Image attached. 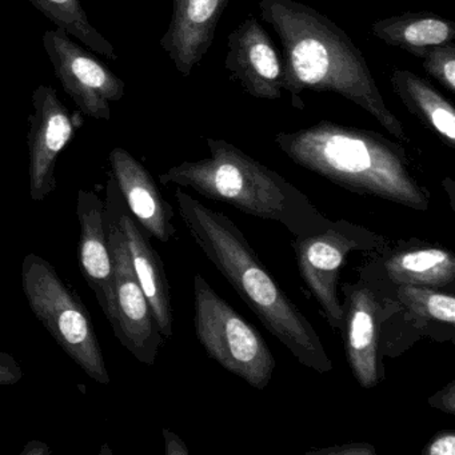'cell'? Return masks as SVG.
Instances as JSON below:
<instances>
[{"mask_svg":"<svg viewBox=\"0 0 455 455\" xmlns=\"http://www.w3.org/2000/svg\"><path fill=\"white\" fill-rule=\"evenodd\" d=\"M428 404L449 414H455V383L451 380L446 387L430 396Z\"/></svg>","mask_w":455,"mask_h":455,"instance_id":"cell-26","label":"cell"},{"mask_svg":"<svg viewBox=\"0 0 455 455\" xmlns=\"http://www.w3.org/2000/svg\"><path fill=\"white\" fill-rule=\"evenodd\" d=\"M31 108L28 134L30 196L33 201L42 202L58 188V159L73 140L78 126L54 87H36Z\"/></svg>","mask_w":455,"mask_h":455,"instance_id":"cell-11","label":"cell"},{"mask_svg":"<svg viewBox=\"0 0 455 455\" xmlns=\"http://www.w3.org/2000/svg\"><path fill=\"white\" fill-rule=\"evenodd\" d=\"M111 177L116 180L122 198L140 228L150 238L167 243L177 234L175 212L164 198L153 175L122 148L111 150L108 156Z\"/></svg>","mask_w":455,"mask_h":455,"instance_id":"cell-15","label":"cell"},{"mask_svg":"<svg viewBox=\"0 0 455 455\" xmlns=\"http://www.w3.org/2000/svg\"><path fill=\"white\" fill-rule=\"evenodd\" d=\"M52 449L49 444L44 443L41 441H30L26 444L25 449L22 450L20 454L22 455H50L52 454Z\"/></svg>","mask_w":455,"mask_h":455,"instance_id":"cell-28","label":"cell"},{"mask_svg":"<svg viewBox=\"0 0 455 455\" xmlns=\"http://www.w3.org/2000/svg\"><path fill=\"white\" fill-rule=\"evenodd\" d=\"M22 289L31 311L60 348L100 385L111 382L90 311L49 260L28 254L22 262Z\"/></svg>","mask_w":455,"mask_h":455,"instance_id":"cell-5","label":"cell"},{"mask_svg":"<svg viewBox=\"0 0 455 455\" xmlns=\"http://www.w3.org/2000/svg\"><path fill=\"white\" fill-rule=\"evenodd\" d=\"M194 327L210 358L251 387L263 391L276 362L262 335L236 313L204 276H194Z\"/></svg>","mask_w":455,"mask_h":455,"instance_id":"cell-6","label":"cell"},{"mask_svg":"<svg viewBox=\"0 0 455 455\" xmlns=\"http://www.w3.org/2000/svg\"><path fill=\"white\" fill-rule=\"evenodd\" d=\"M263 22L278 36L283 90L292 108L305 92H334L363 108L386 132L409 142L403 124L387 108L361 50L337 23L297 0H259Z\"/></svg>","mask_w":455,"mask_h":455,"instance_id":"cell-1","label":"cell"},{"mask_svg":"<svg viewBox=\"0 0 455 455\" xmlns=\"http://www.w3.org/2000/svg\"><path fill=\"white\" fill-rule=\"evenodd\" d=\"M105 204L113 212L122 233L124 234L135 275L153 308L162 335L164 339H169L174 334V314L164 260L151 244L150 236L127 209L118 185L111 174L106 185Z\"/></svg>","mask_w":455,"mask_h":455,"instance_id":"cell-13","label":"cell"},{"mask_svg":"<svg viewBox=\"0 0 455 455\" xmlns=\"http://www.w3.org/2000/svg\"><path fill=\"white\" fill-rule=\"evenodd\" d=\"M396 298L419 326L436 322L454 329V291L401 284L396 286Z\"/></svg>","mask_w":455,"mask_h":455,"instance_id":"cell-21","label":"cell"},{"mask_svg":"<svg viewBox=\"0 0 455 455\" xmlns=\"http://www.w3.org/2000/svg\"><path fill=\"white\" fill-rule=\"evenodd\" d=\"M225 68L230 79L257 100H281L283 62L267 31L247 15L228 36Z\"/></svg>","mask_w":455,"mask_h":455,"instance_id":"cell-12","label":"cell"},{"mask_svg":"<svg viewBox=\"0 0 455 455\" xmlns=\"http://www.w3.org/2000/svg\"><path fill=\"white\" fill-rule=\"evenodd\" d=\"M370 33L387 46L422 60L434 47L455 42V23L435 12H409L375 20Z\"/></svg>","mask_w":455,"mask_h":455,"instance_id":"cell-19","label":"cell"},{"mask_svg":"<svg viewBox=\"0 0 455 455\" xmlns=\"http://www.w3.org/2000/svg\"><path fill=\"white\" fill-rule=\"evenodd\" d=\"M298 270L335 331L342 332L343 308L338 295L340 268L353 251L383 252L388 241L348 220H332L318 233L292 241Z\"/></svg>","mask_w":455,"mask_h":455,"instance_id":"cell-7","label":"cell"},{"mask_svg":"<svg viewBox=\"0 0 455 455\" xmlns=\"http://www.w3.org/2000/svg\"><path fill=\"white\" fill-rule=\"evenodd\" d=\"M178 212L188 235L263 326L303 366L326 374L332 362L307 316L290 299L241 228L178 188Z\"/></svg>","mask_w":455,"mask_h":455,"instance_id":"cell-2","label":"cell"},{"mask_svg":"<svg viewBox=\"0 0 455 455\" xmlns=\"http://www.w3.org/2000/svg\"><path fill=\"white\" fill-rule=\"evenodd\" d=\"M274 142L297 166L359 196H375L426 212L430 193L414 172L401 143L371 130L318 122L292 132H278Z\"/></svg>","mask_w":455,"mask_h":455,"instance_id":"cell-3","label":"cell"},{"mask_svg":"<svg viewBox=\"0 0 455 455\" xmlns=\"http://www.w3.org/2000/svg\"><path fill=\"white\" fill-rule=\"evenodd\" d=\"M164 438L166 443V455H188V446L177 434L169 428H164Z\"/></svg>","mask_w":455,"mask_h":455,"instance_id":"cell-27","label":"cell"},{"mask_svg":"<svg viewBox=\"0 0 455 455\" xmlns=\"http://www.w3.org/2000/svg\"><path fill=\"white\" fill-rule=\"evenodd\" d=\"M172 17L161 47L180 76H190L212 49L230 0H172Z\"/></svg>","mask_w":455,"mask_h":455,"instance_id":"cell-14","label":"cell"},{"mask_svg":"<svg viewBox=\"0 0 455 455\" xmlns=\"http://www.w3.org/2000/svg\"><path fill=\"white\" fill-rule=\"evenodd\" d=\"M105 210L114 268L113 310L108 319L124 347L140 363L153 366L164 346V338L135 275L124 234L113 212L106 204Z\"/></svg>","mask_w":455,"mask_h":455,"instance_id":"cell-8","label":"cell"},{"mask_svg":"<svg viewBox=\"0 0 455 455\" xmlns=\"http://www.w3.org/2000/svg\"><path fill=\"white\" fill-rule=\"evenodd\" d=\"M383 268L395 286L431 287L454 291L455 257L451 250L425 242H406L383 254Z\"/></svg>","mask_w":455,"mask_h":455,"instance_id":"cell-17","label":"cell"},{"mask_svg":"<svg viewBox=\"0 0 455 455\" xmlns=\"http://www.w3.org/2000/svg\"><path fill=\"white\" fill-rule=\"evenodd\" d=\"M42 42L55 76L82 114L110 121V105L124 98V82L60 28L47 30Z\"/></svg>","mask_w":455,"mask_h":455,"instance_id":"cell-9","label":"cell"},{"mask_svg":"<svg viewBox=\"0 0 455 455\" xmlns=\"http://www.w3.org/2000/svg\"><path fill=\"white\" fill-rule=\"evenodd\" d=\"M76 217L81 228L79 267L108 318L113 310L114 268L106 228L105 202L94 191L81 188L76 196Z\"/></svg>","mask_w":455,"mask_h":455,"instance_id":"cell-16","label":"cell"},{"mask_svg":"<svg viewBox=\"0 0 455 455\" xmlns=\"http://www.w3.org/2000/svg\"><path fill=\"white\" fill-rule=\"evenodd\" d=\"M308 455H375L377 450L372 444L364 443H347L339 444V446L327 447V449L311 450L307 452Z\"/></svg>","mask_w":455,"mask_h":455,"instance_id":"cell-25","label":"cell"},{"mask_svg":"<svg viewBox=\"0 0 455 455\" xmlns=\"http://www.w3.org/2000/svg\"><path fill=\"white\" fill-rule=\"evenodd\" d=\"M422 68L447 92H455V42L431 49L422 58Z\"/></svg>","mask_w":455,"mask_h":455,"instance_id":"cell-22","label":"cell"},{"mask_svg":"<svg viewBox=\"0 0 455 455\" xmlns=\"http://www.w3.org/2000/svg\"><path fill=\"white\" fill-rule=\"evenodd\" d=\"M343 327L346 358L359 386L372 388L385 379L382 322L386 302L366 279L342 284Z\"/></svg>","mask_w":455,"mask_h":455,"instance_id":"cell-10","label":"cell"},{"mask_svg":"<svg viewBox=\"0 0 455 455\" xmlns=\"http://www.w3.org/2000/svg\"><path fill=\"white\" fill-rule=\"evenodd\" d=\"M206 145L210 156L172 166L159 175V182L191 188L250 217L281 223L294 236L331 225L299 188L233 143L207 138Z\"/></svg>","mask_w":455,"mask_h":455,"instance_id":"cell-4","label":"cell"},{"mask_svg":"<svg viewBox=\"0 0 455 455\" xmlns=\"http://www.w3.org/2000/svg\"><path fill=\"white\" fill-rule=\"evenodd\" d=\"M25 377L22 367L12 354L0 351V386H12Z\"/></svg>","mask_w":455,"mask_h":455,"instance_id":"cell-23","label":"cell"},{"mask_svg":"<svg viewBox=\"0 0 455 455\" xmlns=\"http://www.w3.org/2000/svg\"><path fill=\"white\" fill-rule=\"evenodd\" d=\"M57 28L78 39L84 46L110 60H118V54L87 17L81 0H28Z\"/></svg>","mask_w":455,"mask_h":455,"instance_id":"cell-20","label":"cell"},{"mask_svg":"<svg viewBox=\"0 0 455 455\" xmlns=\"http://www.w3.org/2000/svg\"><path fill=\"white\" fill-rule=\"evenodd\" d=\"M394 94L428 132L444 146L455 148V110L427 79L409 70L394 68L390 76Z\"/></svg>","mask_w":455,"mask_h":455,"instance_id":"cell-18","label":"cell"},{"mask_svg":"<svg viewBox=\"0 0 455 455\" xmlns=\"http://www.w3.org/2000/svg\"><path fill=\"white\" fill-rule=\"evenodd\" d=\"M425 455H454L455 454V431L444 430L436 433L428 442L427 446L422 450Z\"/></svg>","mask_w":455,"mask_h":455,"instance_id":"cell-24","label":"cell"}]
</instances>
